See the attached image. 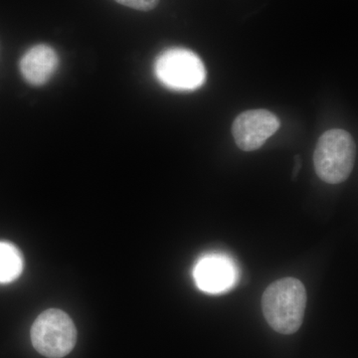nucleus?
Masks as SVG:
<instances>
[{
    "instance_id": "2",
    "label": "nucleus",
    "mask_w": 358,
    "mask_h": 358,
    "mask_svg": "<svg viewBox=\"0 0 358 358\" xmlns=\"http://www.w3.org/2000/svg\"><path fill=\"white\" fill-rule=\"evenodd\" d=\"M355 157L352 134L345 129H329L320 136L313 152L315 173L329 185H339L352 174Z\"/></svg>"
},
{
    "instance_id": "4",
    "label": "nucleus",
    "mask_w": 358,
    "mask_h": 358,
    "mask_svg": "<svg viewBox=\"0 0 358 358\" xmlns=\"http://www.w3.org/2000/svg\"><path fill=\"white\" fill-rule=\"evenodd\" d=\"M155 74L166 88L174 91H194L203 86L206 69L194 52L171 48L159 54L155 62Z\"/></svg>"
},
{
    "instance_id": "7",
    "label": "nucleus",
    "mask_w": 358,
    "mask_h": 358,
    "mask_svg": "<svg viewBox=\"0 0 358 358\" xmlns=\"http://www.w3.org/2000/svg\"><path fill=\"white\" fill-rule=\"evenodd\" d=\"M59 57L48 45L40 44L26 52L20 61V71L25 81L33 86L46 84L58 69Z\"/></svg>"
},
{
    "instance_id": "6",
    "label": "nucleus",
    "mask_w": 358,
    "mask_h": 358,
    "mask_svg": "<svg viewBox=\"0 0 358 358\" xmlns=\"http://www.w3.org/2000/svg\"><path fill=\"white\" fill-rule=\"evenodd\" d=\"M194 278L197 286L207 293H222L235 284L236 270L226 257L208 256L197 263Z\"/></svg>"
},
{
    "instance_id": "9",
    "label": "nucleus",
    "mask_w": 358,
    "mask_h": 358,
    "mask_svg": "<svg viewBox=\"0 0 358 358\" xmlns=\"http://www.w3.org/2000/svg\"><path fill=\"white\" fill-rule=\"evenodd\" d=\"M122 6L131 7L141 11H150L159 3V0H115Z\"/></svg>"
},
{
    "instance_id": "3",
    "label": "nucleus",
    "mask_w": 358,
    "mask_h": 358,
    "mask_svg": "<svg viewBox=\"0 0 358 358\" xmlns=\"http://www.w3.org/2000/svg\"><path fill=\"white\" fill-rule=\"evenodd\" d=\"M33 348L48 358H62L69 355L77 341V329L72 319L63 310L49 308L33 322Z\"/></svg>"
},
{
    "instance_id": "1",
    "label": "nucleus",
    "mask_w": 358,
    "mask_h": 358,
    "mask_svg": "<svg viewBox=\"0 0 358 358\" xmlns=\"http://www.w3.org/2000/svg\"><path fill=\"white\" fill-rule=\"evenodd\" d=\"M307 292L294 278L278 280L262 296V310L268 326L277 333L293 334L300 329L307 308Z\"/></svg>"
},
{
    "instance_id": "5",
    "label": "nucleus",
    "mask_w": 358,
    "mask_h": 358,
    "mask_svg": "<svg viewBox=\"0 0 358 358\" xmlns=\"http://www.w3.org/2000/svg\"><path fill=\"white\" fill-rule=\"evenodd\" d=\"M281 122L268 110H249L237 115L232 134L237 147L244 152L259 150L268 138L277 133Z\"/></svg>"
},
{
    "instance_id": "8",
    "label": "nucleus",
    "mask_w": 358,
    "mask_h": 358,
    "mask_svg": "<svg viewBox=\"0 0 358 358\" xmlns=\"http://www.w3.org/2000/svg\"><path fill=\"white\" fill-rule=\"evenodd\" d=\"M23 271V257L17 247L0 242V282L15 281Z\"/></svg>"
}]
</instances>
